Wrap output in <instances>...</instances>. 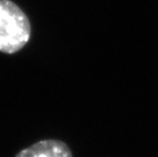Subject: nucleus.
I'll list each match as a JSON object with an SVG mask.
<instances>
[{
	"label": "nucleus",
	"mask_w": 158,
	"mask_h": 157,
	"mask_svg": "<svg viewBox=\"0 0 158 157\" xmlns=\"http://www.w3.org/2000/svg\"><path fill=\"white\" fill-rule=\"evenodd\" d=\"M31 27L27 15L9 0H0V52L15 53L28 43Z\"/></svg>",
	"instance_id": "nucleus-1"
},
{
	"label": "nucleus",
	"mask_w": 158,
	"mask_h": 157,
	"mask_svg": "<svg viewBox=\"0 0 158 157\" xmlns=\"http://www.w3.org/2000/svg\"><path fill=\"white\" fill-rule=\"evenodd\" d=\"M15 157H73L69 147L59 140H42L19 151Z\"/></svg>",
	"instance_id": "nucleus-2"
}]
</instances>
